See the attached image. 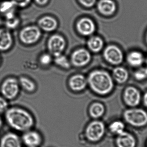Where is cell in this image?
Instances as JSON below:
<instances>
[{
  "label": "cell",
  "mask_w": 147,
  "mask_h": 147,
  "mask_svg": "<svg viewBox=\"0 0 147 147\" xmlns=\"http://www.w3.org/2000/svg\"><path fill=\"white\" fill-rule=\"evenodd\" d=\"M91 55L89 52L84 49H80L72 53L71 61L74 65L82 67L86 65L90 61Z\"/></svg>",
  "instance_id": "10"
},
{
  "label": "cell",
  "mask_w": 147,
  "mask_h": 147,
  "mask_svg": "<svg viewBox=\"0 0 147 147\" xmlns=\"http://www.w3.org/2000/svg\"><path fill=\"white\" fill-rule=\"evenodd\" d=\"M47 46L49 51L55 57L62 54L66 46V42L62 36L55 34L49 39Z\"/></svg>",
  "instance_id": "9"
},
{
  "label": "cell",
  "mask_w": 147,
  "mask_h": 147,
  "mask_svg": "<svg viewBox=\"0 0 147 147\" xmlns=\"http://www.w3.org/2000/svg\"><path fill=\"white\" fill-rule=\"evenodd\" d=\"M39 26L44 31L52 32L55 30L57 26V22L53 17L45 16L41 18L38 22Z\"/></svg>",
  "instance_id": "19"
},
{
  "label": "cell",
  "mask_w": 147,
  "mask_h": 147,
  "mask_svg": "<svg viewBox=\"0 0 147 147\" xmlns=\"http://www.w3.org/2000/svg\"><path fill=\"white\" fill-rule=\"evenodd\" d=\"M13 43V36L7 29L0 28V51L5 52L9 50Z\"/></svg>",
  "instance_id": "15"
},
{
  "label": "cell",
  "mask_w": 147,
  "mask_h": 147,
  "mask_svg": "<svg viewBox=\"0 0 147 147\" xmlns=\"http://www.w3.org/2000/svg\"><path fill=\"white\" fill-rule=\"evenodd\" d=\"M3 126V121L2 120V119H1V117H0V129Z\"/></svg>",
  "instance_id": "35"
},
{
  "label": "cell",
  "mask_w": 147,
  "mask_h": 147,
  "mask_svg": "<svg viewBox=\"0 0 147 147\" xmlns=\"http://www.w3.org/2000/svg\"><path fill=\"white\" fill-rule=\"evenodd\" d=\"M134 77L137 80H142L147 78V68H142L134 73Z\"/></svg>",
  "instance_id": "28"
},
{
  "label": "cell",
  "mask_w": 147,
  "mask_h": 147,
  "mask_svg": "<svg viewBox=\"0 0 147 147\" xmlns=\"http://www.w3.org/2000/svg\"><path fill=\"white\" fill-rule=\"evenodd\" d=\"M19 22H20V20L19 19L15 16L13 17L6 19L5 24H6V26L8 28L14 29L19 25Z\"/></svg>",
  "instance_id": "27"
},
{
  "label": "cell",
  "mask_w": 147,
  "mask_h": 147,
  "mask_svg": "<svg viewBox=\"0 0 147 147\" xmlns=\"http://www.w3.org/2000/svg\"><path fill=\"white\" fill-rule=\"evenodd\" d=\"M96 0H79V2L84 7H91L95 4Z\"/></svg>",
  "instance_id": "32"
},
{
  "label": "cell",
  "mask_w": 147,
  "mask_h": 147,
  "mask_svg": "<svg viewBox=\"0 0 147 147\" xmlns=\"http://www.w3.org/2000/svg\"><path fill=\"white\" fill-rule=\"evenodd\" d=\"M107 127L105 123L99 120H93L85 127L83 136L88 143L96 144L102 140L106 134Z\"/></svg>",
  "instance_id": "3"
},
{
  "label": "cell",
  "mask_w": 147,
  "mask_h": 147,
  "mask_svg": "<svg viewBox=\"0 0 147 147\" xmlns=\"http://www.w3.org/2000/svg\"><path fill=\"white\" fill-rule=\"evenodd\" d=\"M105 60L114 65L120 64L123 60V54L120 48L115 45L107 47L104 52Z\"/></svg>",
  "instance_id": "8"
},
{
  "label": "cell",
  "mask_w": 147,
  "mask_h": 147,
  "mask_svg": "<svg viewBox=\"0 0 147 147\" xmlns=\"http://www.w3.org/2000/svg\"><path fill=\"white\" fill-rule=\"evenodd\" d=\"M125 126L121 121H115L109 124L108 129L110 133L115 135H118L125 131Z\"/></svg>",
  "instance_id": "24"
},
{
  "label": "cell",
  "mask_w": 147,
  "mask_h": 147,
  "mask_svg": "<svg viewBox=\"0 0 147 147\" xmlns=\"http://www.w3.org/2000/svg\"><path fill=\"white\" fill-rule=\"evenodd\" d=\"M146 61H147V60H146Z\"/></svg>",
  "instance_id": "38"
},
{
  "label": "cell",
  "mask_w": 147,
  "mask_h": 147,
  "mask_svg": "<svg viewBox=\"0 0 147 147\" xmlns=\"http://www.w3.org/2000/svg\"><path fill=\"white\" fill-rule=\"evenodd\" d=\"M144 102L145 105L147 107V92L145 93L144 96Z\"/></svg>",
  "instance_id": "34"
},
{
  "label": "cell",
  "mask_w": 147,
  "mask_h": 147,
  "mask_svg": "<svg viewBox=\"0 0 147 147\" xmlns=\"http://www.w3.org/2000/svg\"><path fill=\"white\" fill-rule=\"evenodd\" d=\"M87 80L92 90L100 95L108 94L114 87L112 78L109 73L103 71H92L89 74Z\"/></svg>",
  "instance_id": "2"
},
{
  "label": "cell",
  "mask_w": 147,
  "mask_h": 147,
  "mask_svg": "<svg viewBox=\"0 0 147 147\" xmlns=\"http://www.w3.org/2000/svg\"><path fill=\"white\" fill-rule=\"evenodd\" d=\"M123 117L128 124L136 127H141L147 124V113L142 109L127 110L123 113Z\"/></svg>",
  "instance_id": "4"
},
{
  "label": "cell",
  "mask_w": 147,
  "mask_h": 147,
  "mask_svg": "<svg viewBox=\"0 0 147 147\" xmlns=\"http://www.w3.org/2000/svg\"><path fill=\"white\" fill-rule=\"evenodd\" d=\"M7 125L15 131L23 133L34 128L35 121L28 111L19 107L8 108L4 113Z\"/></svg>",
  "instance_id": "1"
},
{
  "label": "cell",
  "mask_w": 147,
  "mask_h": 147,
  "mask_svg": "<svg viewBox=\"0 0 147 147\" xmlns=\"http://www.w3.org/2000/svg\"><path fill=\"white\" fill-rule=\"evenodd\" d=\"M76 27L78 32L84 36H89L94 32L96 29L95 24L90 18H83L77 22Z\"/></svg>",
  "instance_id": "13"
},
{
  "label": "cell",
  "mask_w": 147,
  "mask_h": 147,
  "mask_svg": "<svg viewBox=\"0 0 147 147\" xmlns=\"http://www.w3.org/2000/svg\"><path fill=\"white\" fill-rule=\"evenodd\" d=\"M18 80L20 86L25 90L31 92L35 90V84L30 79L26 77H21Z\"/></svg>",
  "instance_id": "25"
},
{
  "label": "cell",
  "mask_w": 147,
  "mask_h": 147,
  "mask_svg": "<svg viewBox=\"0 0 147 147\" xmlns=\"http://www.w3.org/2000/svg\"><path fill=\"white\" fill-rule=\"evenodd\" d=\"M123 98L127 105L130 107H135L140 102V93L136 88L129 86L124 91Z\"/></svg>",
  "instance_id": "12"
},
{
  "label": "cell",
  "mask_w": 147,
  "mask_h": 147,
  "mask_svg": "<svg viewBox=\"0 0 147 147\" xmlns=\"http://www.w3.org/2000/svg\"><path fill=\"white\" fill-rule=\"evenodd\" d=\"M15 3L16 7H24L27 6L31 0H11Z\"/></svg>",
  "instance_id": "31"
},
{
  "label": "cell",
  "mask_w": 147,
  "mask_h": 147,
  "mask_svg": "<svg viewBox=\"0 0 147 147\" xmlns=\"http://www.w3.org/2000/svg\"><path fill=\"white\" fill-rule=\"evenodd\" d=\"M54 61L56 64L64 69H69L70 67V64L68 59L62 54L55 56Z\"/></svg>",
  "instance_id": "26"
},
{
  "label": "cell",
  "mask_w": 147,
  "mask_h": 147,
  "mask_svg": "<svg viewBox=\"0 0 147 147\" xmlns=\"http://www.w3.org/2000/svg\"><path fill=\"white\" fill-rule=\"evenodd\" d=\"M116 5L112 0H100L97 4V8L102 14L110 16L116 10Z\"/></svg>",
  "instance_id": "16"
},
{
  "label": "cell",
  "mask_w": 147,
  "mask_h": 147,
  "mask_svg": "<svg viewBox=\"0 0 147 147\" xmlns=\"http://www.w3.org/2000/svg\"><path fill=\"white\" fill-rule=\"evenodd\" d=\"M16 6L10 1H5L0 3V13L4 16L5 19H9L15 15Z\"/></svg>",
  "instance_id": "18"
},
{
  "label": "cell",
  "mask_w": 147,
  "mask_h": 147,
  "mask_svg": "<svg viewBox=\"0 0 147 147\" xmlns=\"http://www.w3.org/2000/svg\"><path fill=\"white\" fill-rule=\"evenodd\" d=\"M146 41L147 43V35H146Z\"/></svg>",
  "instance_id": "37"
},
{
  "label": "cell",
  "mask_w": 147,
  "mask_h": 147,
  "mask_svg": "<svg viewBox=\"0 0 147 147\" xmlns=\"http://www.w3.org/2000/svg\"><path fill=\"white\" fill-rule=\"evenodd\" d=\"M1 57H0V64H1Z\"/></svg>",
  "instance_id": "36"
},
{
  "label": "cell",
  "mask_w": 147,
  "mask_h": 147,
  "mask_svg": "<svg viewBox=\"0 0 147 147\" xmlns=\"http://www.w3.org/2000/svg\"><path fill=\"white\" fill-rule=\"evenodd\" d=\"M8 108L7 100L3 96H0V114L5 113Z\"/></svg>",
  "instance_id": "29"
},
{
  "label": "cell",
  "mask_w": 147,
  "mask_h": 147,
  "mask_svg": "<svg viewBox=\"0 0 147 147\" xmlns=\"http://www.w3.org/2000/svg\"><path fill=\"white\" fill-rule=\"evenodd\" d=\"M105 112L104 106L100 103H94L89 108V115L93 120H99L104 115Z\"/></svg>",
  "instance_id": "20"
},
{
  "label": "cell",
  "mask_w": 147,
  "mask_h": 147,
  "mask_svg": "<svg viewBox=\"0 0 147 147\" xmlns=\"http://www.w3.org/2000/svg\"><path fill=\"white\" fill-rule=\"evenodd\" d=\"M21 139L16 133H6L0 139V147H22Z\"/></svg>",
  "instance_id": "11"
},
{
  "label": "cell",
  "mask_w": 147,
  "mask_h": 147,
  "mask_svg": "<svg viewBox=\"0 0 147 147\" xmlns=\"http://www.w3.org/2000/svg\"></svg>",
  "instance_id": "39"
},
{
  "label": "cell",
  "mask_w": 147,
  "mask_h": 147,
  "mask_svg": "<svg viewBox=\"0 0 147 147\" xmlns=\"http://www.w3.org/2000/svg\"><path fill=\"white\" fill-rule=\"evenodd\" d=\"M41 36V32L38 27L28 26L22 29L19 34L20 41L25 45H30L37 42Z\"/></svg>",
  "instance_id": "6"
},
{
  "label": "cell",
  "mask_w": 147,
  "mask_h": 147,
  "mask_svg": "<svg viewBox=\"0 0 147 147\" xmlns=\"http://www.w3.org/2000/svg\"><path fill=\"white\" fill-rule=\"evenodd\" d=\"M127 61L128 63L134 67L140 66L144 62L143 55L141 53L137 51H133L128 55Z\"/></svg>",
  "instance_id": "21"
},
{
  "label": "cell",
  "mask_w": 147,
  "mask_h": 147,
  "mask_svg": "<svg viewBox=\"0 0 147 147\" xmlns=\"http://www.w3.org/2000/svg\"><path fill=\"white\" fill-rule=\"evenodd\" d=\"M52 61L51 56L49 54L45 53L43 54L40 58V63L43 65H47L50 64Z\"/></svg>",
  "instance_id": "30"
},
{
  "label": "cell",
  "mask_w": 147,
  "mask_h": 147,
  "mask_svg": "<svg viewBox=\"0 0 147 147\" xmlns=\"http://www.w3.org/2000/svg\"><path fill=\"white\" fill-rule=\"evenodd\" d=\"M113 76L115 80L119 84H123L127 80L129 74L127 70L122 67H117L113 71Z\"/></svg>",
  "instance_id": "23"
},
{
  "label": "cell",
  "mask_w": 147,
  "mask_h": 147,
  "mask_svg": "<svg viewBox=\"0 0 147 147\" xmlns=\"http://www.w3.org/2000/svg\"><path fill=\"white\" fill-rule=\"evenodd\" d=\"M104 43L102 40L97 36L91 37L87 41L88 48L92 51L98 53L102 49Z\"/></svg>",
  "instance_id": "22"
},
{
  "label": "cell",
  "mask_w": 147,
  "mask_h": 147,
  "mask_svg": "<svg viewBox=\"0 0 147 147\" xmlns=\"http://www.w3.org/2000/svg\"><path fill=\"white\" fill-rule=\"evenodd\" d=\"M21 139L26 147H40L44 141L41 133L34 128L22 133Z\"/></svg>",
  "instance_id": "7"
},
{
  "label": "cell",
  "mask_w": 147,
  "mask_h": 147,
  "mask_svg": "<svg viewBox=\"0 0 147 147\" xmlns=\"http://www.w3.org/2000/svg\"><path fill=\"white\" fill-rule=\"evenodd\" d=\"M49 0H35V2L39 5H43L46 4Z\"/></svg>",
  "instance_id": "33"
},
{
  "label": "cell",
  "mask_w": 147,
  "mask_h": 147,
  "mask_svg": "<svg viewBox=\"0 0 147 147\" xmlns=\"http://www.w3.org/2000/svg\"><path fill=\"white\" fill-rule=\"evenodd\" d=\"M87 80L84 76L81 74H77L71 78L69 80V85L72 90L79 91L86 87Z\"/></svg>",
  "instance_id": "17"
},
{
  "label": "cell",
  "mask_w": 147,
  "mask_h": 147,
  "mask_svg": "<svg viewBox=\"0 0 147 147\" xmlns=\"http://www.w3.org/2000/svg\"><path fill=\"white\" fill-rule=\"evenodd\" d=\"M19 80L13 77L5 79L1 85L0 91L1 96L7 100H13L18 96L20 92Z\"/></svg>",
  "instance_id": "5"
},
{
  "label": "cell",
  "mask_w": 147,
  "mask_h": 147,
  "mask_svg": "<svg viewBox=\"0 0 147 147\" xmlns=\"http://www.w3.org/2000/svg\"><path fill=\"white\" fill-rule=\"evenodd\" d=\"M115 144L117 147H136V141L133 135L124 131L117 136Z\"/></svg>",
  "instance_id": "14"
}]
</instances>
